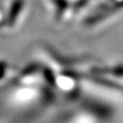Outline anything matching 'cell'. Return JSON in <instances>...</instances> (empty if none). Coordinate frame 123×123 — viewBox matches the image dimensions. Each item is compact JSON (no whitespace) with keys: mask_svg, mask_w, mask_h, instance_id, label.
<instances>
[{"mask_svg":"<svg viewBox=\"0 0 123 123\" xmlns=\"http://www.w3.org/2000/svg\"><path fill=\"white\" fill-rule=\"evenodd\" d=\"M6 65L4 62H0V79L5 75V71H6Z\"/></svg>","mask_w":123,"mask_h":123,"instance_id":"7a4b0ae2","label":"cell"},{"mask_svg":"<svg viewBox=\"0 0 123 123\" xmlns=\"http://www.w3.org/2000/svg\"><path fill=\"white\" fill-rule=\"evenodd\" d=\"M23 5H24L23 0H15L14 1L13 5L10 8V11H9L8 18H7V22L9 25H13L15 23L16 19L20 13V11L22 10Z\"/></svg>","mask_w":123,"mask_h":123,"instance_id":"6da1fadb","label":"cell"}]
</instances>
